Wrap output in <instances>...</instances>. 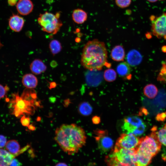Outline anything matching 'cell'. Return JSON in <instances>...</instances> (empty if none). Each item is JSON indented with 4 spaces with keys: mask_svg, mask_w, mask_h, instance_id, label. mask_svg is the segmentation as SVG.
<instances>
[{
    "mask_svg": "<svg viewBox=\"0 0 166 166\" xmlns=\"http://www.w3.org/2000/svg\"><path fill=\"white\" fill-rule=\"evenodd\" d=\"M34 5L30 0H19L16 4V9L21 15H26L33 10Z\"/></svg>",
    "mask_w": 166,
    "mask_h": 166,
    "instance_id": "cell-11",
    "label": "cell"
},
{
    "mask_svg": "<svg viewBox=\"0 0 166 166\" xmlns=\"http://www.w3.org/2000/svg\"><path fill=\"white\" fill-rule=\"evenodd\" d=\"M157 135L160 143L166 146V124L159 130Z\"/></svg>",
    "mask_w": 166,
    "mask_h": 166,
    "instance_id": "cell-27",
    "label": "cell"
},
{
    "mask_svg": "<svg viewBox=\"0 0 166 166\" xmlns=\"http://www.w3.org/2000/svg\"><path fill=\"white\" fill-rule=\"evenodd\" d=\"M95 138L99 149L103 152L111 149L113 146L112 139L109 136L107 131L97 130L95 131Z\"/></svg>",
    "mask_w": 166,
    "mask_h": 166,
    "instance_id": "cell-10",
    "label": "cell"
},
{
    "mask_svg": "<svg viewBox=\"0 0 166 166\" xmlns=\"http://www.w3.org/2000/svg\"><path fill=\"white\" fill-rule=\"evenodd\" d=\"M150 2H155L157 1L158 0H147Z\"/></svg>",
    "mask_w": 166,
    "mask_h": 166,
    "instance_id": "cell-39",
    "label": "cell"
},
{
    "mask_svg": "<svg viewBox=\"0 0 166 166\" xmlns=\"http://www.w3.org/2000/svg\"><path fill=\"white\" fill-rule=\"evenodd\" d=\"M7 142L6 138L4 136L0 135V148L5 147Z\"/></svg>",
    "mask_w": 166,
    "mask_h": 166,
    "instance_id": "cell-32",
    "label": "cell"
},
{
    "mask_svg": "<svg viewBox=\"0 0 166 166\" xmlns=\"http://www.w3.org/2000/svg\"><path fill=\"white\" fill-rule=\"evenodd\" d=\"M9 25L10 28L15 32H19L22 30L24 23L23 18L16 14H13L9 19Z\"/></svg>",
    "mask_w": 166,
    "mask_h": 166,
    "instance_id": "cell-12",
    "label": "cell"
},
{
    "mask_svg": "<svg viewBox=\"0 0 166 166\" xmlns=\"http://www.w3.org/2000/svg\"><path fill=\"white\" fill-rule=\"evenodd\" d=\"M28 127V128L31 130L34 131L35 129V127L32 124H30Z\"/></svg>",
    "mask_w": 166,
    "mask_h": 166,
    "instance_id": "cell-37",
    "label": "cell"
},
{
    "mask_svg": "<svg viewBox=\"0 0 166 166\" xmlns=\"http://www.w3.org/2000/svg\"><path fill=\"white\" fill-rule=\"evenodd\" d=\"M122 128L125 133H132L137 136L144 132L145 126L140 118L132 116L124 119Z\"/></svg>",
    "mask_w": 166,
    "mask_h": 166,
    "instance_id": "cell-6",
    "label": "cell"
},
{
    "mask_svg": "<svg viewBox=\"0 0 166 166\" xmlns=\"http://www.w3.org/2000/svg\"><path fill=\"white\" fill-rule=\"evenodd\" d=\"M30 69L33 73L38 75L44 72L47 66L41 60L35 59L30 64Z\"/></svg>",
    "mask_w": 166,
    "mask_h": 166,
    "instance_id": "cell-18",
    "label": "cell"
},
{
    "mask_svg": "<svg viewBox=\"0 0 166 166\" xmlns=\"http://www.w3.org/2000/svg\"><path fill=\"white\" fill-rule=\"evenodd\" d=\"M30 120L29 117L23 115L21 118L20 122L24 126L28 127L30 124Z\"/></svg>",
    "mask_w": 166,
    "mask_h": 166,
    "instance_id": "cell-30",
    "label": "cell"
},
{
    "mask_svg": "<svg viewBox=\"0 0 166 166\" xmlns=\"http://www.w3.org/2000/svg\"><path fill=\"white\" fill-rule=\"evenodd\" d=\"M72 18L73 20L76 23L82 24L87 20L88 14L87 13L83 10L78 8L73 10Z\"/></svg>",
    "mask_w": 166,
    "mask_h": 166,
    "instance_id": "cell-20",
    "label": "cell"
},
{
    "mask_svg": "<svg viewBox=\"0 0 166 166\" xmlns=\"http://www.w3.org/2000/svg\"><path fill=\"white\" fill-rule=\"evenodd\" d=\"M143 92L144 95L147 97L152 99L157 95L158 90L155 85L153 84H149L144 87Z\"/></svg>",
    "mask_w": 166,
    "mask_h": 166,
    "instance_id": "cell-22",
    "label": "cell"
},
{
    "mask_svg": "<svg viewBox=\"0 0 166 166\" xmlns=\"http://www.w3.org/2000/svg\"><path fill=\"white\" fill-rule=\"evenodd\" d=\"M78 112L81 115L87 116L90 115L92 112V108L88 102H84L81 103L78 106Z\"/></svg>",
    "mask_w": 166,
    "mask_h": 166,
    "instance_id": "cell-23",
    "label": "cell"
},
{
    "mask_svg": "<svg viewBox=\"0 0 166 166\" xmlns=\"http://www.w3.org/2000/svg\"><path fill=\"white\" fill-rule=\"evenodd\" d=\"M156 130V127L154 126L151 129L152 132L150 135L140 139L136 148L137 151L152 158L160 152L161 144L158 139Z\"/></svg>",
    "mask_w": 166,
    "mask_h": 166,
    "instance_id": "cell-4",
    "label": "cell"
},
{
    "mask_svg": "<svg viewBox=\"0 0 166 166\" xmlns=\"http://www.w3.org/2000/svg\"><path fill=\"white\" fill-rule=\"evenodd\" d=\"M8 3L9 5L11 6H13L17 4V0H8Z\"/></svg>",
    "mask_w": 166,
    "mask_h": 166,
    "instance_id": "cell-34",
    "label": "cell"
},
{
    "mask_svg": "<svg viewBox=\"0 0 166 166\" xmlns=\"http://www.w3.org/2000/svg\"><path fill=\"white\" fill-rule=\"evenodd\" d=\"M107 51L105 43L97 39L88 41L83 48L81 63L90 71H99L108 66Z\"/></svg>",
    "mask_w": 166,
    "mask_h": 166,
    "instance_id": "cell-2",
    "label": "cell"
},
{
    "mask_svg": "<svg viewBox=\"0 0 166 166\" xmlns=\"http://www.w3.org/2000/svg\"><path fill=\"white\" fill-rule=\"evenodd\" d=\"M54 139L64 152L71 155L85 144L86 137L82 128L72 124H63L57 128Z\"/></svg>",
    "mask_w": 166,
    "mask_h": 166,
    "instance_id": "cell-1",
    "label": "cell"
},
{
    "mask_svg": "<svg viewBox=\"0 0 166 166\" xmlns=\"http://www.w3.org/2000/svg\"><path fill=\"white\" fill-rule=\"evenodd\" d=\"M9 166H21V163L14 158L12 161Z\"/></svg>",
    "mask_w": 166,
    "mask_h": 166,
    "instance_id": "cell-33",
    "label": "cell"
},
{
    "mask_svg": "<svg viewBox=\"0 0 166 166\" xmlns=\"http://www.w3.org/2000/svg\"><path fill=\"white\" fill-rule=\"evenodd\" d=\"M150 20L153 34L158 38L166 40V13L159 17L151 15Z\"/></svg>",
    "mask_w": 166,
    "mask_h": 166,
    "instance_id": "cell-7",
    "label": "cell"
},
{
    "mask_svg": "<svg viewBox=\"0 0 166 166\" xmlns=\"http://www.w3.org/2000/svg\"><path fill=\"white\" fill-rule=\"evenodd\" d=\"M136 152V149H127L115 146L112 153L110 154L121 163L130 164H135L134 157Z\"/></svg>",
    "mask_w": 166,
    "mask_h": 166,
    "instance_id": "cell-8",
    "label": "cell"
},
{
    "mask_svg": "<svg viewBox=\"0 0 166 166\" xmlns=\"http://www.w3.org/2000/svg\"><path fill=\"white\" fill-rule=\"evenodd\" d=\"M5 148L6 150L11 154L18 155L27 149L29 146H26L21 150L18 142L16 140H13L7 142Z\"/></svg>",
    "mask_w": 166,
    "mask_h": 166,
    "instance_id": "cell-13",
    "label": "cell"
},
{
    "mask_svg": "<svg viewBox=\"0 0 166 166\" xmlns=\"http://www.w3.org/2000/svg\"><path fill=\"white\" fill-rule=\"evenodd\" d=\"M18 156L11 154L6 150L0 148V166H9L12 160Z\"/></svg>",
    "mask_w": 166,
    "mask_h": 166,
    "instance_id": "cell-16",
    "label": "cell"
},
{
    "mask_svg": "<svg viewBox=\"0 0 166 166\" xmlns=\"http://www.w3.org/2000/svg\"><path fill=\"white\" fill-rule=\"evenodd\" d=\"M105 161L108 166H137L135 164H129L121 163L110 154L105 157Z\"/></svg>",
    "mask_w": 166,
    "mask_h": 166,
    "instance_id": "cell-24",
    "label": "cell"
},
{
    "mask_svg": "<svg viewBox=\"0 0 166 166\" xmlns=\"http://www.w3.org/2000/svg\"><path fill=\"white\" fill-rule=\"evenodd\" d=\"M49 46L50 51L53 55L58 53L62 48L61 43L56 39L52 40L50 42Z\"/></svg>",
    "mask_w": 166,
    "mask_h": 166,
    "instance_id": "cell-25",
    "label": "cell"
},
{
    "mask_svg": "<svg viewBox=\"0 0 166 166\" xmlns=\"http://www.w3.org/2000/svg\"><path fill=\"white\" fill-rule=\"evenodd\" d=\"M141 111V112H142V113H144V114L146 115H147L148 113V111L147 109L145 108H142Z\"/></svg>",
    "mask_w": 166,
    "mask_h": 166,
    "instance_id": "cell-38",
    "label": "cell"
},
{
    "mask_svg": "<svg viewBox=\"0 0 166 166\" xmlns=\"http://www.w3.org/2000/svg\"><path fill=\"white\" fill-rule=\"evenodd\" d=\"M152 158L151 156L136 150L134 161L137 166H147L151 162Z\"/></svg>",
    "mask_w": 166,
    "mask_h": 166,
    "instance_id": "cell-15",
    "label": "cell"
},
{
    "mask_svg": "<svg viewBox=\"0 0 166 166\" xmlns=\"http://www.w3.org/2000/svg\"><path fill=\"white\" fill-rule=\"evenodd\" d=\"M103 76L106 81L111 82L113 81L116 79L117 73L113 69H109L105 70Z\"/></svg>",
    "mask_w": 166,
    "mask_h": 166,
    "instance_id": "cell-26",
    "label": "cell"
},
{
    "mask_svg": "<svg viewBox=\"0 0 166 166\" xmlns=\"http://www.w3.org/2000/svg\"><path fill=\"white\" fill-rule=\"evenodd\" d=\"M22 82L26 88L33 89L37 87L38 84V80L34 74L28 73L23 76Z\"/></svg>",
    "mask_w": 166,
    "mask_h": 166,
    "instance_id": "cell-19",
    "label": "cell"
},
{
    "mask_svg": "<svg viewBox=\"0 0 166 166\" xmlns=\"http://www.w3.org/2000/svg\"><path fill=\"white\" fill-rule=\"evenodd\" d=\"M116 5L121 8H125L131 4L132 0H115Z\"/></svg>",
    "mask_w": 166,
    "mask_h": 166,
    "instance_id": "cell-28",
    "label": "cell"
},
{
    "mask_svg": "<svg viewBox=\"0 0 166 166\" xmlns=\"http://www.w3.org/2000/svg\"><path fill=\"white\" fill-rule=\"evenodd\" d=\"M140 139L132 133H123L117 140L115 146L127 149H136Z\"/></svg>",
    "mask_w": 166,
    "mask_h": 166,
    "instance_id": "cell-9",
    "label": "cell"
},
{
    "mask_svg": "<svg viewBox=\"0 0 166 166\" xmlns=\"http://www.w3.org/2000/svg\"><path fill=\"white\" fill-rule=\"evenodd\" d=\"M142 59L141 54L136 49H132L129 51L127 56V63L132 66L138 65L141 62Z\"/></svg>",
    "mask_w": 166,
    "mask_h": 166,
    "instance_id": "cell-14",
    "label": "cell"
},
{
    "mask_svg": "<svg viewBox=\"0 0 166 166\" xmlns=\"http://www.w3.org/2000/svg\"><path fill=\"white\" fill-rule=\"evenodd\" d=\"M60 16L59 13L54 15L45 12L39 15L38 22L43 31L55 34L59 31L63 25L59 19Z\"/></svg>",
    "mask_w": 166,
    "mask_h": 166,
    "instance_id": "cell-5",
    "label": "cell"
},
{
    "mask_svg": "<svg viewBox=\"0 0 166 166\" xmlns=\"http://www.w3.org/2000/svg\"><path fill=\"white\" fill-rule=\"evenodd\" d=\"M9 103L11 113L16 117L25 114L33 115L36 108L39 106L37 101V96L33 89L26 88L20 96L18 93L12 94Z\"/></svg>",
    "mask_w": 166,
    "mask_h": 166,
    "instance_id": "cell-3",
    "label": "cell"
},
{
    "mask_svg": "<svg viewBox=\"0 0 166 166\" xmlns=\"http://www.w3.org/2000/svg\"><path fill=\"white\" fill-rule=\"evenodd\" d=\"M110 55L112 59L115 61H123L125 56L124 48L121 45H116L112 49Z\"/></svg>",
    "mask_w": 166,
    "mask_h": 166,
    "instance_id": "cell-21",
    "label": "cell"
},
{
    "mask_svg": "<svg viewBox=\"0 0 166 166\" xmlns=\"http://www.w3.org/2000/svg\"><path fill=\"white\" fill-rule=\"evenodd\" d=\"M156 120L159 121H163L166 119V112L159 113L156 117Z\"/></svg>",
    "mask_w": 166,
    "mask_h": 166,
    "instance_id": "cell-31",
    "label": "cell"
},
{
    "mask_svg": "<svg viewBox=\"0 0 166 166\" xmlns=\"http://www.w3.org/2000/svg\"><path fill=\"white\" fill-rule=\"evenodd\" d=\"M55 166H68L64 162H59L57 163Z\"/></svg>",
    "mask_w": 166,
    "mask_h": 166,
    "instance_id": "cell-36",
    "label": "cell"
},
{
    "mask_svg": "<svg viewBox=\"0 0 166 166\" xmlns=\"http://www.w3.org/2000/svg\"><path fill=\"white\" fill-rule=\"evenodd\" d=\"M100 121L99 118L97 117H95L93 118V121L95 123H99Z\"/></svg>",
    "mask_w": 166,
    "mask_h": 166,
    "instance_id": "cell-35",
    "label": "cell"
},
{
    "mask_svg": "<svg viewBox=\"0 0 166 166\" xmlns=\"http://www.w3.org/2000/svg\"><path fill=\"white\" fill-rule=\"evenodd\" d=\"M9 90V87L7 85L4 86L0 84V99L6 95Z\"/></svg>",
    "mask_w": 166,
    "mask_h": 166,
    "instance_id": "cell-29",
    "label": "cell"
},
{
    "mask_svg": "<svg viewBox=\"0 0 166 166\" xmlns=\"http://www.w3.org/2000/svg\"><path fill=\"white\" fill-rule=\"evenodd\" d=\"M131 71L130 65L125 62L121 63L117 67V73L120 77L124 79L129 80L131 78Z\"/></svg>",
    "mask_w": 166,
    "mask_h": 166,
    "instance_id": "cell-17",
    "label": "cell"
}]
</instances>
